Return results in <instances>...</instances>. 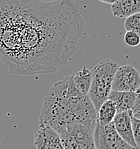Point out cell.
I'll return each instance as SVG.
<instances>
[{
    "label": "cell",
    "instance_id": "cell-1",
    "mask_svg": "<svg viewBox=\"0 0 140 149\" xmlns=\"http://www.w3.org/2000/svg\"><path fill=\"white\" fill-rule=\"evenodd\" d=\"M83 35V18L70 0H0V60L19 76L55 73Z\"/></svg>",
    "mask_w": 140,
    "mask_h": 149
},
{
    "label": "cell",
    "instance_id": "cell-2",
    "mask_svg": "<svg viewBox=\"0 0 140 149\" xmlns=\"http://www.w3.org/2000/svg\"><path fill=\"white\" fill-rule=\"evenodd\" d=\"M96 114L87 95H81L73 83V75L56 82L43 99L39 125H46L57 133L76 123L95 128Z\"/></svg>",
    "mask_w": 140,
    "mask_h": 149
},
{
    "label": "cell",
    "instance_id": "cell-3",
    "mask_svg": "<svg viewBox=\"0 0 140 149\" xmlns=\"http://www.w3.org/2000/svg\"><path fill=\"white\" fill-rule=\"evenodd\" d=\"M117 69L118 64L115 61L105 59L96 64L91 70L92 79L87 96L92 102L96 111L108 99L110 92L112 91V82Z\"/></svg>",
    "mask_w": 140,
    "mask_h": 149
},
{
    "label": "cell",
    "instance_id": "cell-4",
    "mask_svg": "<svg viewBox=\"0 0 140 149\" xmlns=\"http://www.w3.org/2000/svg\"><path fill=\"white\" fill-rule=\"evenodd\" d=\"M64 149H95L94 130L76 123L59 133Z\"/></svg>",
    "mask_w": 140,
    "mask_h": 149
},
{
    "label": "cell",
    "instance_id": "cell-5",
    "mask_svg": "<svg viewBox=\"0 0 140 149\" xmlns=\"http://www.w3.org/2000/svg\"><path fill=\"white\" fill-rule=\"evenodd\" d=\"M94 145L95 149H136L117 134L113 123L108 125L95 124L94 128Z\"/></svg>",
    "mask_w": 140,
    "mask_h": 149
},
{
    "label": "cell",
    "instance_id": "cell-6",
    "mask_svg": "<svg viewBox=\"0 0 140 149\" xmlns=\"http://www.w3.org/2000/svg\"><path fill=\"white\" fill-rule=\"evenodd\" d=\"M139 86L140 74L134 66L130 64L118 66L112 82V91L136 92Z\"/></svg>",
    "mask_w": 140,
    "mask_h": 149
},
{
    "label": "cell",
    "instance_id": "cell-7",
    "mask_svg": "<svg viewBox=\"0 0 140 149\" xmlns=\"http://www.w3.org/2000/svg\"><path fill=\"white\" fill-rule=\"evenodd\" d=\"M36 149H64L58 133L46 125H39L34 136Z\"/></svg>",
    "mask_w": 140,
    "mask_h": 149
},
{
    "label": "cell",
    "instance_id": "cell-8",
    "mask_svg": "<svg viewBox=\"0 0 140 149\" xmlns=\"http://www.w3.org/2000/svg\"><path fill=\"white\" fill-rule=\"evenodd\" d=\"M132 111L117 113L113 119V125L117 134L130 146L136 148L132 130Z\"/></svg>",
    "mask_w": 140,
    "mask_h": 149
},
{
    "label": "cell",
    "instance_id": "cell-9",
    "mask_svg": "<svg viewBox=\"0 0 140 149\" xmlns=\"http://www.w3.org/2000/svg\"><path fill=\"white\" fill-rule=\"evenodd\" d=\"M113 16L127 18L136 13H140V0H116L111 5Z\"/></svg>",
    "mask_w": 140,
    "mask_h": 149
},
{
    "label": "cell",
    "instance_id": "cell-10",
    "mask_svg": "<svg viewBox=\"0 0 140 149\" xmlns=\"http://www.w3.org/2000/svg\"><path fill=\"white\" fill-rule=\"evenodd\" d=\"M108 100L114 103L117 113L132 111L135 103V92H119L111 91Z\"/></svg>",
    "mask_w": 140,
    "mask_h": 149
},
{
    "label": "cell",
    "instance_id": "cell-11",
    "mask_svg": "<svg viewBox=\"0 0 140 149\" xmlns=\"http://www.w3.org/2000/svg\"><path fill=\"white\" fill-rule=\"evenodd\" d=\"M91 79H92V73H91V70L87 67H83L76 74L73 75L74 86L81 95L88 94L91 85Z\"/></svg>",
    "mask_w": 140,
    "mask_h": 149
},
{
    "label": "cell",
    "instance_id": "cell-12",
    "mask_svg": "<svg viewBox=\"0 0 140 149\" xmlns=\"http://www.w3.org/2000/svg\"><path fill=\"white\" fill-rule=\"evenodd\" d=\"M116 114L117 111L114 103L107 99L97 110L96 123L100 125H108L113 122V119Z\"/></svg>",
    "mask_w": 140,
    "mask_h": 149
},
{
    "label": "cell",
    "instance_id": "cell-13",
    "mask_svg": "<svg viewBox=\"0 0 140 149\" xmlns=\"http://www.w3.org/2000/svg\"><path fill=\"white\" fill-rule=\"evenodd\" d=\"M124 28L126 31L135 32L140 37V13H136L126 18L124 21Z\"/></svg>",
    "mask_w": 140,
    "mask_h": 149
},
{
    "label": "cell",
    "instance_id": "cell-14",
    "mask_svg": "<svg viewBox=\"0 0 140 149\" xmlns=\"http://www.w3.org/2000/svg\"><path fill=\"white\" fill-rule=\"evenodd\" d=\"M123 41L126 45L130 47H136L140 44V37L138 34L132 31H126L123 36Z\"/></svg>",
    "mask_w": 140,
    "mask_h": 149
},
{
    "label": "cell",
    "instance_id": "cell-15",
    "mask_svg": "<svg viewBox=\"0 0 140 149\" xmlns=\"http://www.w3.org/2000/svg\"><path fill=\"white\" fill-rule=\"evenodd\" d=\"M132 130L136 149H140V120L132 116Z\"/></svg>",
    "mask_w": 140,
    "mask_h": 149
},
{
    "label": "cell",
    "instance_id": "cell-16",
    "mask_svg": "<svg viewBox=\"0 0 140 149\" xmlns=\"http://www.w3.org/2000/svg\"><path fill=\"white\" fill-rule=\"evenodd\" d=\"M139 111H140V86L136 90V92H135V103L132 109V113L134 114Z\"/></svg>",
    "mask_w": 140,
    "mask_h": 149
},
{
    "label": "cell",
    "instance_id": "cell-17",
    "mask_svg": "<svg viewBox=\"0 0 140 149\" xmlns=\"http://www.w3.org/2000/svg\"><path fill=\"white\" fill-rule=\"evenodd\" d=\"M133 117L138 119V120H140V111L139 112H136V113L133 114Z\"/></svg>",
    "mask_w": 140,
    "mask_h": 149
}]
</instances>
